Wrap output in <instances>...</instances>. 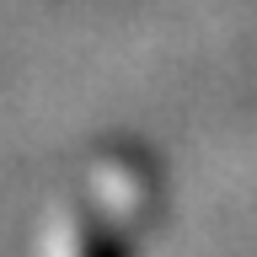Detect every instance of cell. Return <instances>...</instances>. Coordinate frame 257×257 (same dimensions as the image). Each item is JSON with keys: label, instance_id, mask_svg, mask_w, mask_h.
<instances>
[{"label": "cell", "instance_id": "1", "mask_svg": "<svg viewBox=\"0 0 257 257\" xmlns=\"http://www.w3.org/2000/svg\"><path fill=\"white\" fill-rule=\"evenodd\" d=\"M80 257H134V241L118 225H86L80 230Z\"/></svg>", "mask_w": 257, "mask_h": 257}]
</instances>
